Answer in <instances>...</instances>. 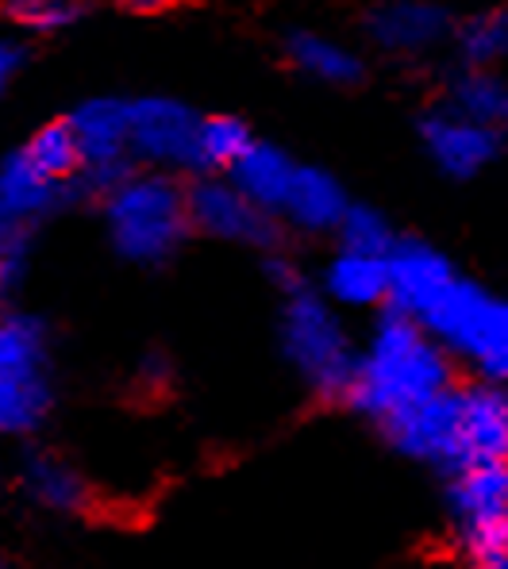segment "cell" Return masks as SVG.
Returning a JSON list of instances; mask_svg holds the SVG:
<instances>
[{
    "instance_id": "cell-1",
    "label": "cell",
    "mask_w": 508,
    "mask_h": 569,
    "mask_svg": "<svg viewBox=\"0 0 508 569\" xmlns=\"http://www.w3.org/2000/svg\"><path fill=\"white\" fill-rule=\"evenodd\" d=\"M455 381L458 362L451 350L420 320L397 312V308H381L366 342L358 347L343 405L378 427L389 416L451 389Z\"/></svg>"
},
{
    "instance_id": "cell-2",
    "label": "cell",
    "mask_w": 508,
    "mask_h": 569,
    "mask_svg": "<svg viewBox=\"0 0 508 569\" xmlns=\"http://www.w3.org/2000/svg\"><path fill=\"white\" fill-rule=\"evenodd\" d=\"M101 220L116 254L143 270L173 262L189 236H197L189 216V181L155 166H136L120 186L104 192Z\"/></svg>"
},
{
    "instance_id": "cell-3",
    "label": "cell",
    "mask_w": 508,
    "mask_h": 569,
    "mask_svg": "<svg viewBox=\"0 0 508 569\" xmlns=\"http://www.w3.org/2000/svg\"><path fill=\"white\" fill-rule=\"evenodd\" d=\"M278 350L286 366L312 397L343 400L358 358L343 308L331 305L308 278L278 289Z\"/></svg>"
},
{
    "instance_id": "cell-4",
    "label": "cell",
    "mask_w": 508,
    "mask_h": 569,
    "mask_svg": "<svg viewBox=\"0 0 508 569\" xmlns=\"http://www.w3.org/2000/svg\"><path fill=\"white\" fill-rule=\"evenodd\" d=\"M81 192V154L70 120L58 116L36 128L0 158V212L28 231H39Z\"/></svg>"
},
{
    "instance_id": "cell-5",
    "label": "cell",
    "mask_w": 508,
    "mask_h": 569,
    "mask_svg": "<svg viewBox=\"0 0 508 569\" xmlns=\"http://www.w3.org/2000/svg\"><path fill=\"white\" fill-rule=\"evenodd\" d=\"M54 405L51 328L28 308H0V439H31Z\"/></svg>"
},
{
    "instance_id": "cell-6",
    "label": "cell",
    "mask_w": 508,
    "mask_h": 569,
    "mask_svg": "<svg viewBox=\"0 0 508 569\" xmlns=\"http://www.w3.org/2000/svg\"><path fill=\"white\" fill-rule=\"evenodd\" d=\"M420 323L451 350L458 370L508 385V297L458 273Z\"/></svg>"
},
{
    "instance_id": "cell-7",
    "label": "cell",
    "mask_w": 508,
    "mask_h": 569,
    "mask_svg": "<svg viewBox=\"0 0 508 569\" xmlns=\"http://www.w3.org/2000/svg\"><path fill=\"white\" fill-rule=\"evenodd\" d=\"M447 520L462 562L508 569V462H481L447 473Z\"/></svg>"
},
{
    "instance_id": "cell-8",
    "label": "cell",
    "mask_w": 508,
    "mask_h": 569,
    "mask_svg": "<svg viewBox=\"0 0 508 569\" xmlns=\"http://www.w3.org/2000/svg\"><path fill=\"white\" fill-rule=\"evenodd\" d=\"M189 216L193 231L216 242L247 247L258 254H273L286 247V223L262 204H255L228 173H193L189 181Z\"/></svg>"
},
{
    "instance_id": "cell-9",
    "label": "cell",
    "mask_w": 508,
    "mask_h": 569,
    "mask_svg": "<svg viewBox=\"0 0 508 569\" xmlns=\"http://www.w3.org/2000/svg\"><path fill=\"white\" fill-rule=\"evenodd\" d=\"M81 154V192L101 200L108 189L120 186L131 170V112L128 97H86L66 112Z\"/></svg>"
},
{
    "instance_id": "cell-10",
    "label": "cell",
    "mask_w": 508,
    "mask_h": 569,
    "mask_svg": "<svg viewBox=\"0 0 508 569\" xmlns=\"http://www.w3.org/2000/svg\"><path fill=\"white\" fill-rule=\"evenodd\" d=\"M458 16L444 0H373L362 16V36L378 54L424 62L451 47Z\"/></svg>"
},
{
    "instance_id": "cell-11",
    "label": "cell",
    "mask_w": 508,
    "mask_h": 569,
    "mask_svg": "<svg viewBox=\"0 0 508 569\" xmlns=\"http://www.w3.org/2000/svg\"><path fill=\"white\" fill-rule=\"evenodd\" d=\"M416 139H420L428 162L444 173L447 181H474L501 162L508 139L489 131L486 123L470 120V116L455 112L447 100L424 108L416 120Z\"/></svg>"
},
{
    "instance_id": "cell-12",
    "label": "cell",
    "mask_w": 508,
    "mask_h": 569,
    "mask_svg": "<svg viewBox=\"0 0 508 569\" xmlns=\"http://www.w3.org/2000/svg\"><path fill=\"white\" fill-rule=\"evenodd\" d=\"M131 112V158L136 166L189 173L193 170V139L201 112L166 93L128 97Z\"/></svg>"
},
{
    "instance_id": "cell-13",
    "label": "cell",
    "mask_w": 508,
    "mask_h": 569,
    "mask_svg": "<svg viewBox=\"0 0 508 569\" xmlns=\"http://www.w3.org/2000/svg\"><path fill=\"white\" fill-rule=\"evenodd\" d=\"M386 262H389L386 308H397V312L412 316V320H420L444 297L447 284L458 278V266L451 262V254H444L436 242L416 236H397Z\"/></svg>"
},
{
    "instance_id": "cell-14",
    "label": "cell",
    "mask_w": 508,
    "mask_h": 569,
    "mask_svg": "<svg viewBox=\"0 0 508 569\" xmlns=\"http://www.w3.org/2000/svg\"><path fill=\"white\" fill-rule=\"evenodd\" d=\"M508 462V385L458 381V470Z\"/></svg>"
},
{
    "instance_id": "cell-15",
    "label": "cell",
    "mask_w": 508,
    "mask_h": 569,
    "mask_svg": "<svg viewBox=\"0 0 508 569\" xmlns=\"http://www.w3.org/2000/svg\"><path fill=\"white\" fill-rule=\"evenodd\" d=\"M347 208H351V192L343 189V181L336 173L323 170V166L297 162L289 192L278 208V220L286 223V231L320 239V236H336Z\"/></svg>"
},
{
    "instance_id": "cell-16",
    "label": "cell",
    "mask_w": 508,
    "mask_h": 569,
    "mask_svg": "<svg viewBox=\"0 0 508 569\" xmlns=\"http://www.w3.org/2000/svg\"><path fill=\"white\" fill-rule=\"evenodd\" d=\"M281 58L297 78L323 89H358L366 81V58L328 31L293 28L281 39Z\"/></svg>"
},
{
    "instance_id": "cell-17",
    "label": "cell",
    "mask_w": 508,
    "mask_h": 569,
    "mask_svg": "<svg viewBox=\"0 0 508 569\" xmlns=\"http://www.w3.org/2000/svg\"><path fill=\"white\" fill-rule=\"evenodd\" d=\"M316 284L343 312H381L389 300V262L386 254L336 247L328 254V262H323Z\"/></svg>"
},
{
    "instance_id": "cell-18",
    "label": "cell",
    "mask_w": 508,
    "mask_h": 569,
    "mask_svg": "<svg viewBox=\"0 0 508 569\" xmlns=\"http://www.w3.org/2000/svg\"><path fill=\"white\" fill-rule=\"evenodd\" d=\"M20 489L28 492L31 505L54 516H81L93 500L89 481L70 458L54 450H28L20 462Z\"/></svg>"
},
{
    "instance_id": "cell-19",
    "label": "cell",
    "mask_w": 508,
    "mask_h": 569,
    "mask_svg": "<svg viewBox=\"0 0 508 569\" xmlns=\"http://www.w3.org/2000/svg\"><path fill=\"white\" fill-rule=\"evenodd\" d=\"M455 112L486 123L489 131L508 139V70L486 66H455L444 81V97Z\"/></svg>"
},
{
    "instance_id": "cell-20",
    "label": "cell",
    "mask_w": 508,
    "mask_h": 569,
    "mask_svg": "<svg viewBox=\"0 0 508 569\" xmlns=\"http://www.w3.org/2000/svg\"><path fill=\"white\" fill-rule=\"evenodd\" d=\"M293 173H297V158L289 154L286 147H278V142H270V139H255L251 150L239 158L236 170H231L228 178L236 181L255 204H262L266 212L278 216Z\"/></svg>"
},
{
    "instance_id": "cell-21",
    "label": "cell",
    "mask_w": 508,
    "mask_h": 569,
    "mask_svg": "<svg viewBox=\"0 0 508 569\" xmlns=\"http://www.w3.org/2000/svg\"><path fill=\"white\" fill-rule=\"evenodd\" d=\"M455 66L508 70V4H489L462 16L451 36Z\"/></svg>"
},
{
    "instance_id": "cell-22",
    "label": "cell",
    "mask_w": 508,
    "mask_h": 569,
    "mask_svg": "<svg viewBox=\"0 0 508 569\" xmlns=\"http://www.w3.org/2000/svg\"><path fill=\"white\" fill-rule=\"evenodd\" d=\"M255 139L258 136L243 116H231V112L201 116L193 139V170L189 173H231L239 158L251 150Z\"/></svg>"
},
{
    "instance_id": "cell-23",
    "label": "cell",
    "mask_w": 508,
    "mask_h": 569,
    "mask_svg": "<svg viewBox=\"0 0 508 569\" xmlns=\"http://www.w3.org/2000/svg\"><path fill=\"white\" fill-rule=\"evenodd\" d=\"M0 12L28 36H66L93 12L89 0H0Z\"/></svg>"
},
{
    "instance_id": "cell-24",
    "label": "cell",
    "mask_w": 508,
    "mask_h": 569,
    "mask_svg": "<svg viewBox=\"0 0 508 569\" xmlns=\"http://www.w3.org/2000/svg\"><path fill=\"white\" fill-rule=\"evenodd\" d=\"M336 247H351V250H370V254H389V247L397 242V228L389 223V216L373 204L351 200V208L343 212L336 228Z\"/></svg>"
},
{
    "instance_id": "cell-25",
    "label": "cell",
    "mask_w": 508,
    "mask_h": 569,
    "mask_svg": "<svg viewBox=\"0 0 508 569\" xmlns=\"http://www.w3.org/2000/svg\"><path fill=\"white\" fill-rule=\"evenodd\" d=\"M23 66H28V43L4 36V39H0V100L12 93V86H16V78L23 73Z\"/></svg>"
},
{
    "instance_id": "cell-26",
    "label": "cell",
    "mask_w": 508,
    "mask_h": 569,
    "mask_svg": "<svg viewBox=\"0 0 508 569\" xmlns=\"http://www.w3.org/2000/svg\"><path fill=\"white\" fill-rule=\"evenodd\" d=\"M170 378H173V370H170V358L166 355H143V362H139V385L143 389H162V385H170Z\"/></svg>"
},
{
    "instance_id": "cell-27",
    "label": "cell",
    "mask_w": 508,
    "mask_h": 569,
    "mask_svg": "<svg viewBox=\"0 0 508 569\" xmlns=\"http://www.w3.org/2000/svg\"><path fill=\"white\" fill-rule=\"evenodd\" d=\"M116 4H123L128 12H143V16H155V12H166V8L181 4V0H116Z\"/></svg>"
}]
</instances>
